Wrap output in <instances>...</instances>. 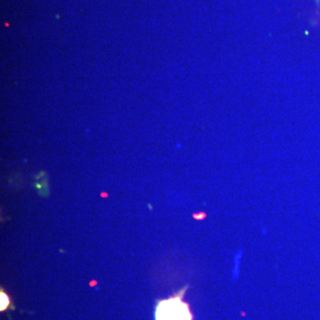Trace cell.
I'll use <instances>...</instances> for the list:
<instances>
[{
  "label": "cell",
  "instance_id": "6da1fadb",
  "mask_svg": "<svg viewBox=\"0 0 320 320\" xmlns=\"http://www.w3.org/2000/svg\"><path fill=\"white\" fill-rule=\"evenodd\" d=\"M156 320H192L188 304L180 297L160 301L156 311Z\"/></svg>",
  "mask_w": 320,
  "mask_h": 320
},
{
  "label": "cell",
  "instance_id": "7a4b0ae2",
  "mask_svg": "<svg viewBox=\"0 0 320 320\" xmlns=\"http://www.w3.org/2000/svg\"><path fill=\"white\" fill-rule=\"evenodd\" d=\"M9 304V299L4 293H1V311L5 310Z\"/></svg>",
  "mask_w": 320,
  "mask_h": 320
}]
</instances>
